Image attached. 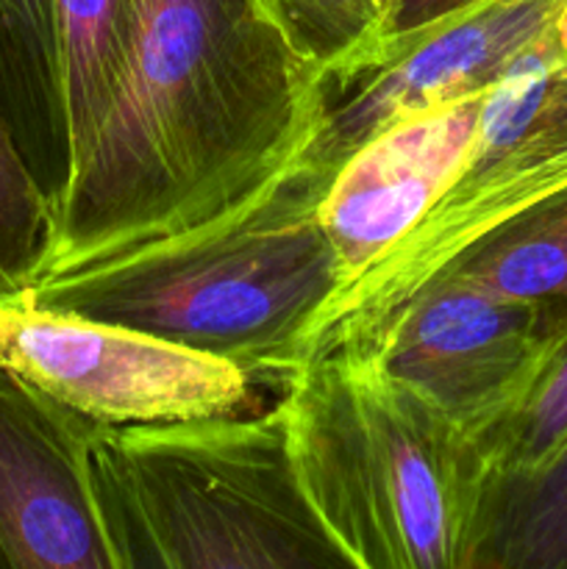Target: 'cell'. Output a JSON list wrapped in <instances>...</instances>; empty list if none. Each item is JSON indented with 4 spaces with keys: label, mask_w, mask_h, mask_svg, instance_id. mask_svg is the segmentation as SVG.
Masks as SVG:
<instances>
[{
    "label": "cell",
    "mask_w": 567,
    "mask_h": 569,
    "mask_svg": "<svg viewBox=\"0 0 567 569\" xmlns=\"http://www.w3.org/2000/svg\"><path fill=\"white\" fill-rule=\"evenodd\" d=\"M326 98L267 0H128L117 87L31 278L226 211L317 137Z\"/></svg>",
    "instance_id": "obj_1"
},
{
    "label": "cell",
    "mask_w": 567,
    "mask_h": 569,
    "mask_svg": "<svg viewBox=\"0 0 567 569\" xmlns=\"http://www.w3.org/2000/svg\"><path fill=\"white\" fill-rule=\"evenodd\" d=\"M309 144L220 214L33 276L11 295L220 356L284 389L339 289L320 222L334 170Z\"/></svg>",
    "instance_id": "obj_2"
},
{
    "label": "cell",
    "mask_w": 567,
    "mask_h": 569,
    "mask_svg": "<svg viewBox=\"0 0 567 569\" xmlns=\"http://www.w3.org/2000/svg\"><path fill=\"white\" fill-rule=\"evenodd\" d=\"M284 465L361 569H461L489 465L378 356L306 359L276 400Z\"/></svg>",
    "instance_id": "obj_3"
},
{
    "label": "cell",
    "mask_w": 567,
    "mask_h": 569,
    "mask_svg": "<svg viewBox=\"0 0 567 569\" xmlns=\"http://www.w3.org/2000/svg\"><path fill=\"white\" fill-rule=\"evenodd\" d=\"M92 450L170 569H361L300 500L276 409L192 426H92Z\"/></svg>",
    "instance_id": "obj_4"
},
{
    "label": "cell",
    "mask_w": 567,
    "mask_h": 569,
    "mask_svg": "<svg viewBox=\"0 0 567 569\" xmlns=\"http://www.w3.org/2000/svg\"><path fill=\"white\" fill-rule=\"evenodd\" d=\"M0 370L98 428L259 415V378L233 361L22 295H0Z\"/></svg>",
    "instance_id": "obj_5"
},
{
    "label": "cell",
    "mask_w": 567,
    "mask_h": 569,
    "mask_svg": "<svg viewBox=\"0 0 567 569\" xmlns=\"http://www.w3.org/2000/svg\"><path fill=\"white\" fill-rule=\"evenodd\" d=\"M565 326L567 309L559 306L445 276L406 303L365 356H378L481 442L520 409Z\"/></svg>",
    "instance_id": "obj_6"
},
{
    "label": "cell",
    "mask_w": 567,
    "mask_h": 569,
    "mask_svg": "<svg viewBox=\"0 0 567 569\" xmlns=\"http://www.w3.org/2000/svg\"><path fill=\"white\" fill-rule=\"evenodd\" d=\"M0 569H122L92 426L0 370Z\"/></svg>",
    "instance_id": "obj_7"
},
{
    "label": "cell",
    "mask_w": 567,
    "mask_h": 569,
    "mask_svg": "<svg viewBox=\"0 0 567 569\" xmlns=\"http://www.w3.org/2000/svg\"><path fill=\"white\" fill-rule=\"evenodd\" d=\"M565 9L567 0H476L411 37L378 67L328 83L311 159L337 170L389 122L481 92L554 31Z\"/></svg>",
    "instance_id": "obj_8"
},
{
    "label": "cell",
    "mask_w": 567,
    "mask_h": 569,
    "mask_svg": "<svg viewBox=\"0 0 567 569\" xmlns=\"http://www.w3.org/2000/svg\"><path fill=\"white\" fill-rule=\"evenodd\" d=\"M481 98L484 89L400 117L334 170L320 222L337 256V295L392 250L454 183L476 137Z\"/></svg>",
    "instance_id": "obj_9"
},
{
    "label": "cell",
    "mask_w": 567,
    "mask_h": 569,
    "mask_svg": "<svg viewBox=\"0 0 567 569\" xmlns=\"http://www.w3.org/2000/svg\"><path fill=\"white\" fill-rule=\"evenodd\" d=\"M56 44L59 187L81 164L117 87L128 0H50ZM53 187V189H56Z\"/></svg>",
    "instance_id": "obj_10"
},
{
    "label": "cell",
    "mask_w": 567,
    "mask_h": 569,
    "mask_svg": "<svg viewBox=\"0 0 567 569\" xmlns=\"http://www.w3.org/2000/svg\"><path fill=\"white\" fill-rule=\"evenodd\" d=\"M461 569H567V437L520 476H489Z\"/></svg>",
    "instance_id": "obj_11"
},
{
    "label": "cell",
    "mask_w": 567,
    "mask_h": 569,
    "mask_svg": "<svg viewBox=\"0 0 567 569\" xmlns=\"http://www.w3.org/2000/svg\"><path fill=\"white\" fill-rule=\"evenodd\" d=\"M0 94L28 161L42 178V144L56 133V44L50 0H0Z\"/></svg>",
    "instance_id": "obj_12"
},
{
    "label": "cell",
    "mask_w": 567,
    "mask_h": 569,
    "mask_svg": "<svg viewBox=\"0 0 567 569\" xmlns=\"http://www.w3.org/2000/svg\"><path fill=\"white\" fill-rule=\"evenodd\" d=\"M448 276L567 309V192L495 233Z\"/></svg>",
    "instance_id": "obj_13"
},
{
    "label": "cell",
    "mask_w": 567,
    "mask_h": 569,
    "mask_svg": "<svg viewBox=\"0 0 567 569\" xmlns=\"http://www.w3.org/2000/svg\"><path fill=\"white\" fill-rule=\"evenodd\" d=\"M50 192L22 150L0 94V295L20 292L50 239Z\"/></svg>",
    "instance_id": "obj_14"
},
{
    "label": "cell",
    "mask_w": 567,
    "mask_h": 569,
    "mask_svg": "<svg viewBox=\"0 0 567 569\" xmlns=\"http://www.w3.org/2000/svg\"><path fill=\"white\" fill-rule=\"evenodd\" d=\"M567 437V326L520 409L481 439L489 476H520L543 465Z\"/></svg>",
    "instance_id": "obj_15"
},
{
    "label": "cell",
    "mask_w": 567,
    "mask_h": 569,
    "mask_svg": "<svg viewBox=\"0 0 567 569\" xmlns=\"http://www.w3.org/2000/svg\"><path fill=\"white\" fill-rule=\"evenodd\" d=\"M292 48L326 76V83L354 76L376 31L367 0H272Z\"/></svg>",
    "instance_id": "obj_16"
},
{
    "label": "cell",
    "mask_w": 567,
    "mask_h": 569,
    "mask_svg": "<svg viewBox=\"0 0 567 569\" xmlns=\"http://www.w3.org/2000/svg\"><path fill=\"white\" fill-rule=\"evenodd\" d=\"M470 3H476V0H387V6H384L381 17H378L376 22V31H372L370 44H367L365 56H361L354 76L370 70V67H378L381 61H387L395 50L404 48L411 37H417V33H422L426 28H431L434 22L456 14V11L465 9V6ZM348 78H345V81H348Z\"/></svg>",
    "instance_id": "obj_17"
},
{
    "label": "cell",
    "mask_w": 567,
    "mask_h": 569,
    "mask_svg": "<svg viewBox=\"0 0 567 569\" xmlns=\"http://www.w3.org/2000/svg\"><path fill=\"white\" fill-rule=\"evenodd\" d=\"M92 467H94V483H98L100 506H103L106 522H109L111 539L117 545V553H120L122 569H170L165 561V556L159 553V548L153 545V539L148 537L142 522L137 520V515L131 511V506L126 503L120 492H117L115 483L109 481L103 470H100L98 459H94L92 450Z\"/></svg>",
    "instance_id": "obj_18"
},
{
    "label": "cell",
    "mask_w": 567,
    "mask_h": 569,
    "mask_svg": "<svg viewBox=\"0 0 567 569\" xmlns=\"http://www.w3.org/2000/svg\"><path fill=\"white\" fill-rule=\"evenodd\" d=\"M559 39H561V48L567 50V9H565V14H561V20H559Z\"/></svg>",
    "instance_id": "obj_19"
},
{
    "label": "cell",
    "mask_w": 567,
    "mask_h": 569,
    "mask_svg": "<svg viewBox=\"0 0 567 569\" xmlns=\"http://www.w3.org/2000/svg\"><path fill=\"white\" fill-rule=\"evenodd\" d=\"M367 6H370L372 11H376V17H381L384 6H387V0H367Z\"/></svg>",
    "instance_id": "obj_20"
},
{
    "label": "cell",
    "mask_w": 567,
    "mask_h": 569,
    "mask_svg": "<svg viewBox=\"0 0 567 569\" xmlns=\"http://www.w3.org/2000/svg\"><path fill=\"white\" fill-rule=\"evenodd\" d=\"M267 6H270V9H272V0H267ZM272 14H276V9H272Z\"/></svg>",
    "instance_id": "obj_21"
}]
</instances>
